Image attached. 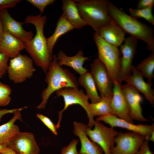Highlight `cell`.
<instances>
[{"label": "cell", "instance_id": "cell-1", "mask_svg": "<svg viewBox=\"0 0 154 154\" xmlns=\"http://www.w3.org/2000/svg\"><path fill=\"white\" fill-rule=\"evenodd\" d=\"M46 21V15L40 14L27 16L24 22L34 25L36 34L29 42L25 43V49L29 54L35 64L46 73L52 61L53 55L49 52L47 38L44 33V28Z\"/></svg>", "mask_w": 154, "mask_h": 154}, {"label": "cell", "instance_id": "cell-2", "mask_svg": "<svg viewBox=\"0 0 154 154\" xmlns=\"http://www.w3.org/2000/svg\"><path fill=\"white\" fill-rule=\"evenodd\" d=\"M108 8L111 19L124 33L142 40L146 44L147 49L154 53V33L151 27L127 14L110 1Z\"/></svg>", "mask_w": 154, "mask_h": 154}, {"label": "cell", "instance_id": "cell-3", "mask_svg": "<svg viewBox=\"0 0 154 154\" xmlns=\"http://www.w3.org/2000/svg\"><path fill=\"white\" fill-rule=\"evenodd\" d=\"M46 74L45 81L47 86L41 92L42 101L36 107L38 110L45 108L48 99L54 92L65 88H78L76 76L67 69L61 67L55 55H53L52 60Z\"/></svg>", "mask_w": 154, "mask_h": 154}, {"label": "cell", "instance_id": "cell-4", "mask_svg": "<svg viewBox=\"0 0 154 154\" xmlns=\"http://www.w3.org/2000/svg\"><path fill=\"white\" fill-rule=\"evenodd\" d=\"M80 15L86 23L98 33L107 25L115 23L108 11L109 1L106 0H74Z\"/></svg>", "mask_w": 154, "mask_h": 154}, {"label": "cell", "instance_id": "cell-5", "mask_svg": "<svg viewBox=\"0 0 154 154\" xmlns=\"http://www.w3.org/2000/svg\"><path fill=\"white\" fill-rule=\"evenodd\" d=\"M93 39L97 48L98 58L105 66L109 78L113 82L120 83V50L118 47L105 41L96 33Z\"/></svg>", "mask_w": 154, "mask_h": 154}, {"label": "cell", "instance_id": "cell-6", "mask_svg": "<svg viewBox=\"0 0 154 154\" xmlns=\"http://www.w3.org/2000/svg\"><path fill=\"white\" fill-rule=\"evenodd\" d=\"M56 92L57 96H62L63 97L64 102L63 108L58 112V119L56 125L57 129L60 127L63 113L70 106L74 104L80 105L84 110L88 119L87 126L91 128L92 127L95 122L94 119V117L91 112L90 103L88 101L89 99L82 89L67 87L58 90Z\"/></svg>", "mask_w": 154, "mask_h": 154}, {"label": "cell", "instance_id": "cell-7", "mask_svg": "<svg viewBox=\"0 0 154 154\" xmlns=\"http://www.w3.org/2000/svg\"><path fill=\"white\" fill-rule=\"evenodd\" d=\"M35 71L32 59L27 55L20 54L10 60L7 73L12 82L19 84L31 78Z\"/></svg>", "mask_w": 154, "mask_h": 154}, {"label": "cell", "instance_id": "cell-8", "mask_svg": "<svg viewBox=\"0 0 154 154\" xmlns=\"http://www.w3.org/2000/svg\"><path fill=\"white\" fill-rule=\"evenodd\" d=\"M93 129L88 127L87 135L102 148L104 154H111V150L115 145V137L119 132L114 128L107 127L96 120Z\"/></svg>", "mask_w": 154, "mask_h": 154}, {"label": "cell", "instance_id": "cell-9", "mask_svg": "<svg viewBox=\"0 0 154 154\" xmlns=\"http://www.w3.org/2000/svg\"><path fill=\"white\" fill-rule=\"evenodd\" d=\"M145 138L143 136L132 131L119 132L111 154H136Z\"/></svg>", "mask_w": 154, "mask_h": 154}, {"label": "cell", "instance_id": "cell-10", "mask_svg": "<svg viewBox=\"0 0 154 154\" xmlns=\"http://www.w3.org/2000/svg\"><path fill=\"white\" fill-rule=\"evenodd\" d=\"M91 72L101 97L112 98L114 83L109 77L106 68L98 58L95 59L90 65Z\"/></svg>", "mask_w": 154, "mask_h": 154}, {"label": "cell", "instance_id": "cell-11", "mask_svg": "<svg viewBox=\"0 0 154 154\" xmlns=\"http://www.w3.org/2000/svg\"><path fill=\"white\" fill-rule=\"evenodd\" d=\"M123 44L120 46L122 56L120 58L119 81L121 84L131 75L132 62L136 53L137 39L131 36L125 38Z\"/></svg>", "mask_w": 154, "mask_h": 154}, {"label": "cell", "instance_id": "cell-12", "mask_svg": "<svg viewBox=\"0 0 154 154\" xmlns=\"http://www.w3.org/2000/svg\"><path fill=\"white\" fill-rule=\"evenodd\" d=\"M103 121L109 124L111 127H115L125 129L129 131L134 132L143 136L145 139H147L154 131V125L142 124H135L123 119L120 118L112 114L98 117L96 120Z\"/></svg>", "mask_w": 154, "mask_h": 154}, {"label": "cell", "instance_id": "cell-13", "mask_svg": "<svg viewBox=\"0 0 154 154\" xmlns=\"http://www.w3.org/2000/svg\"><path fill=\"white\" fill-rule=\"evenodd\" d=\"M7 145L17 154H39L40 153L39 148L34 135L29 132H19Z\"/></svg>", "mask_w": 154, "mask_h": 154}, {"label": "cell", "instance_id": "cell-14", "mask_svg": "<svg viewBox=\"0 0 154 154\" xmlns=\"http://www.w3.org/2000/svg\"><path fill=\"white\" fill-rule=\"evenodd\" d=\"M113 94L110 103L112 114L129 122L133 123L130 116L129 108L121 83L114 82Z\"/></svg>", "mask_w": 154, "mask_h": 154}, {"label": "cell", "instance_id": "cell-15", "mask_svg": "<svg viewBox=\"0 0 154 154\" xmlns=\"http://www.w3.org/2000/svg\"><path fill=\"white\" fill-rule=\"evenodd\" d=\"M1 18L4 32L9 33L25 43L29 42L33 38L31 31H26L23 28L25 23L19 22L13 19L7 9L1 11Z\"/></svg>", "mask_w": 154, "mask_h": 154}, {"label": "cell", "instance_id": "cell-16", "mask_svg": "<svg viewBox=\"0 0 154 154\" xmlns=\"http://www.w3.org/2000/svg\"><path fill=\"white\" fill-rule=\"evenodd\" d=\"M123 91L130 110V116L133 121L146 122L148 120L143 116L141 103L143 98L139 92L132 85L127 83L121 85Z\"/></svg>", "mask_w": 154, "mask_h": 154}, {"label": "cell", "instance_id": "cell-17", "mask_svg": "<svg viewBox=\"0 0 154 154\" xmlns=\"http://www.w3.org/2000/svg\"><path fill=\"white\" fill-rule=\"evenodd\" d=\"M73 124L74 133L79 137L81 143L78 154H103L102 148L91 141L87 135V125L82 123L75 121L73 122Z\"/></svg>", "mask_w": 154, "mask_h": 154}, {"label": "cell", "instance_id": "cell-18", "mask_svg": "<svg viewBox=\"0 0 154 154\" xmlns=\"http://www.w3.org/2000/svg\"><path fill=\"white\" fill-rule=\"evenodd\" d=\"M131 75L124 81L133 86L139 92L145 96L146 100L149 101L152 106L154 104V91L152 88V83L145 82L141 73L133 65V66Z\"/></svg>", "mask_w": 154, "mask_h": 154}, {"label": "cell", "instance_id": "cell-19", "mask_svg": "<svg viewBox=\"0 0 154 154\" xmlns=\"http://www.w3.org/2000/svg\"><path fill=\"white\" fill-rule=\"evenodd\" d=\"M25 42L9 33L4 32L0 43V52L10 58H14L25 49Z\"/></svg>", "mask_w": 154, "mask_h": 154}, {"label": "cell", "instance_id": "cell-20", "mask_svg": "<svg viewBox=\"0 0 154 154\" xmlns=\"http://www.w3.org/2000/svg\"><path fill=\"white\" fill-rule=\"evenodd\" d=\"M83 55L84 53L81 50L72 56H67L63 51L60 50L56 56L58 63L60 66L65 65L70 67L80 76L88 71L83 65L84 62L89 59V58L84 57Z\"/></svg>", "mask_w": 154, "mask_h": 154}, {"label": "cell", "instance_id": "cell-21", "mask_svg": "<svg viewBox=\"0 0 154 154\" xmlns=\"http://www.w3.org/2000/svg\"><path fill=\"white\" fill-rule=\"evenodd\" d=\"M62 15L74 29H80L87 25L79 13L74 0L62 1Z\"/></svg>", "mask_w": 154, "mask_h": 154}, {"label": "cell", "instance_id": "cell-22", "mask_svg": "<svg viewBox=\"0 0 154 154\" xmlns=\"http://www.w3.org/2000/svg\"><path fill=\"white\" fill-rule=\"evenodd\" d=\"M25 106L15 112L13 117L8 122L0 126V144L7 145L9 141L20 132L18 125L15 124L17 120L22 121L20 111L26 108Z\"/></svg>", "mask_w": 154, "mask_h": 154}, {"label": "cell", "instance_id": "cell-23", "mask_svg": "<svg viewBox=\"0 0 154 154\" xmlns=\"http://www.w3.org/2000/svg\"><path fill=\"white\" fill-rule=\"evenodd\" d=\"M98 34L105 41L117 47L122 44L125 39L124 32L115 23L102 27Z\"/></svg>", "mask_w": 154, "mask_h": 154}, {"label": "cell", "instance_id": "cell-24", "mask_svg": "<svg viewBox=\"0 0 154 154\" xmlns=\"http://www.w3.org/2000/svg\"><path fill=\"white\" fill-rule=\"evenodd\" d=\"M78 84L84 87L86 92V95L90 99L91 104L99 102L101 97L99 96L94 78L91 73L87 72L80 75L78 79Z\"/></svg>", "mask_w": 154, "mask_h": 154}, {"label": "cell", "instance_id": "cell-25", "mask_svg": "<svg viewBox=\"0 0 154 154\" xmlns=\"http://www.w3.org/2000/svg\"><path fill=\"white\" fill-rule=\"evenodd\" d=\"M74 28L62 15L57 21L55 30L50 37L47 38V45L49 52L52 54L54 46L59 38Z\"/></svg>", "mask_w": 154, "mask_h": 154}, {"label": "cell", "instance_id": "cell-26", "mask_svg": "<svg viewBox=\"0 0 154 154\" xmlns=\"http://www.w3.org/2000/svg\"><path fill=\"white\" fill-rule=\"evenodd\" d=\"M143 77L148 80V82L151 83L154 77V53H152L146 58L143 60L136 67Z\"/></svg>", "mask_w": 154, "mask_h": 154}, {"label": "cell", "instance_id": "cell-27", "mask_svg": "<svg viewBox=\"0 0 154 154\" xmlns=\"http://www.w3.org/2000/svg\"><path fill=\"white\" fill-rule=\"evenodd\" d=\"M101 98V100L98 102L90 103L91 112L94 117L112 114L110 103L112 98L103 97Z\"/></svg>", "mask_w": 154, "mask_h": 154}, {"label": "cell", "instance_id": "cell-28", "mask_svg": "<svg viewBox=\"0 0 154 154\" xmlns=\"http://www.w3.org/2000/svg\"><path fill=\"white\" fill-rule=\"evenodd\" d=\"M153 7L142 9L130 8L129 11L131 15L135 18H143L153 25H154V17L152 13Z\"/></svg>", "mask_w": 154, "mask_h": 154}, {"label": "cell", "instance_id": "cell-29", "mask_svg": "<svg viewBox=\"0 0 154 154\" xmlns=\"http://www.w3.org/2000/svg\"><path fill=\"white\" fill-rule=\"evenodd\" d=\"M12 90L8 85L0 81V106H5L10 103Z\"/></svg>", "mask_w": 154, "mask_h": 154}, {"label": "cell", "instance_id": "cell-30", "mask_svg": "<svg viewBox=\"0 0 154 154\" xmlns=\"http://www.w3.org/2000/svg\"><path fill=\"white\" fill-rule=\"evenodd\" d=\"M27 1L39 10L40 14L44 12L46 7L53 3L55 0H27Z\"/></svg>", "mask_w": 154, "mask_h": 154}, {"label": "cell", "instance_id": "cell-31", "mask_svg": "<svg viewBox=\"0 0 154 154\" xmlns=\"http://www.w3.org/2000/svg\"><path fill=\"white\" fill-rule=\"evenodd\" d=\"M78 142V139L72 140L68 145L63 147L61 151V154H78L77 149Z\"/></svg>", "mask_w": 154, "mask_h": 154}, {"label": "cell", "instance_id": "cell-32", "mask_svg": "<svg viewBox=\"0 0 154 154\" xmlns=\"http://www.w3.org/2000/svg\"><path fill=\"white\" fill-rule=\"evenodd\" d=\"M37 117L55 135L58 134L57 129L54 123L48 117L40 114H37Z\"/></svg>", "mask_w": 154, "mask_h": 154}, {"label": "cell", "instance_id": "cell-33", "mask_svg": "<svg viewBox=\"0 0 154 154\" xmlns=\"http://www.w3.org/2000/svg\"><path fill=\"white\" fill-rule=\"evenodd\" d=\"M9 58L0 52V78H2L7 72Z\"/></svg>", "mask_w": 154, "mask_h": 154}, {"label": "cell", "instance_id": "cell-34", "mask_svg": "<svg viewBox=\"0 0 154 154\" xmlns=\"http://www.w3.org/2000/svg\"><path fill=\"white\" fill-rule=\"evenodd\" d=\"M21 0H0V10L15 7Z\"/></svg>", "mask_w": 154, "mask_h": 154}, {"label": "cell", "instance_id": "cell-35", "mask_svg": "<svg viewBox=\"0 0 154 154\" xmlns=\"http://www.w3.org/2000/svg\"><path fill=\"white\" fill-rule=\"evenodd\" d=\"M149 142V141L145 139L136 154H153L150 149Z\"/></svg>", "mask_w": 154, "mask_h": 154}, {"label": "cell", "instance_id": "cell-36", "mask_svg": "<svg viewBox=\"0 0 154 154\" xmlns=\"http://www.w3.org/2000/svg\"><path fill=\"white\" fill-rule=\"evenodd\" d=\"M154 5V0H140L138 1L137 9H140L153 7Z\"/></svg>", "mask_w": 154, "mask_h": 154}, {"label": "cell", "instance_id": "cell-37", "mask_svg": "<svg viewBox=\"0 0 154 154\" xmlns=\"http://www.w3.org/2000/svg\"><path fill=\"white\" fill-rule=\"evenodd\" d=\"M22 108L12 109H0V120L5 115L10 113H13L16 111L21 109Z\"/></svg>", "mask_w": 154, "mask_h": 154}, {"label": "cell", "instance_id": "cell-38", "mask_svg": "<svg viewBox=\"0 0 154 154\" xmlns=\"http://www.w3.org/2000/svg\"><path fill=\"white\" fill-rule=\"evenodd\" d=\"M0 154H17L12 149L7 147L2 150L0 152Z\"/></svg>", "mask_w": 154, "mask_h": 154}, {"label": "cell", "instance_id": "cell-39", "mask_svg": "<svg viewBox=\"0 0 154 154\" xmlns=\"http://www.w3.org/2000/svg\"><path fill=\"white\" fill-rule=\"evenodd\" d=\"M1 10H0V43L2 38L4 32L1 18Z\"/></svg>", "mask_w": 154, "mask_h": 154}, {"label": "cell", "instance_id": "cell-40", "mask_svg": "<svg viewBox=\"0 0 154 154\" xmlns=\"http://www.w3.org/2000/svg\"><path fill=\"white\" fill-rule=\"evenodd\" d=\"M145 139L149 141H150L153 142L154 141V131L152 133L147 139Z\"/></svg>", "mask_w": 154, "mask_h": 154}, {"label": "cell", "instance_id": "cell-41", "mask_svg": "<svg viewBox=\"0 0 154 154\" xmlns=\"http://www.w3.org/2000/svg\"><path fill=\"white\" fill-rule=\"evenodd\" d=\"M7 147L6 145L0 144V152L3 149Z\"/></svg>", "mask_w": 154, "mask_h": 154}, {"label": "cell", "instance_id": "cell-42", "mask_svg": "<svg viewBox=\"0 0 154 154\" xmlns=\"http://www.w3.org/2000/svg\"></svg>", "mask_w": 154, "mask_h": 154}]
</instances>
